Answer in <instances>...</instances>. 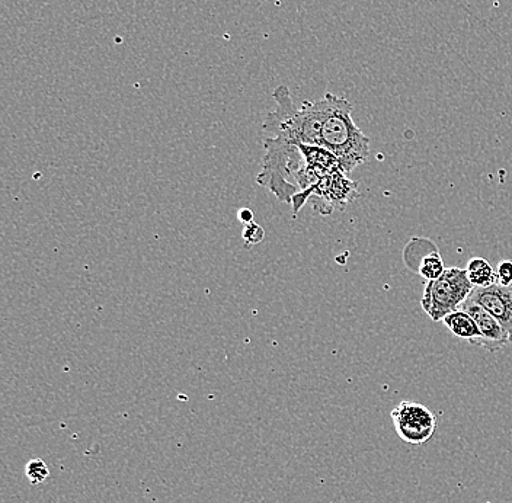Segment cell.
<instances>
[{
    "label": "cell",
    "instance_id": "6da1fadb",
    "mask_svg": "<svg viewBox=\"0 0 512 503\" xmlns=\"http://www.w3.org/2000/svg\"><path fill=\"white\" fill-rule=\"evenodd\" d=\"M275 108L265 118V137L319 146L334 153L342 172L350 173L370 156V139L352 120V105L345 98L326 94L319 101L294 104L287 86H278Z\"/></svg>",
    "mask_w": 512,
    "mask_h": 503
},
{
    "label": "cell",
    "instance_id": "7a4b0ae2",
    "mask_svg": "<svg viewBox=\"0 0 512 503\" xmlns=\"http://www.w3.org/2000/svg\"><path fill=\"white\" fill-rule=\"evenodd\" d=\"M264 147L265 155L256 182L261 187L270 189L277 200L291 204L293 198L299 194L296 176L304 163L299 143L281 137H265Z\"/></svg>",
    "mask_w": 512,
    "mask_h": 503
},
{
    "label": "cell",
    "instance_id": "3957f363",
    "mask_svg": "<svg viewBox=\"0 0 512 503\" xmlns=\"http://www.w3.org/2000/svg\"><path fill=\"white\" fill-rule=\"evenodd\" d=\"M473 285L467 278L466 269L447 268L440 278L428 281L421 306L432 322H441L450 313L462 307L472 293Z\"/></svg>",
    "mask_w": 512,
    "mask_h": 503
},
{
    "label": "cell",
    "instance_id": "277c9868",
    "mask_svg": "<svg viewBox=\"0 0 512 503\" xmlns=\"http://www.w3.org/2000/svg\"><path fill=\"white\" fill-rule=\"evenodd\" d=\"M357 184L347 178V173L338 169L323 176L318 184L297 194L291 201L294 216L299 214L307 201H315V211L319 214H331L335 210H344L348 204L358 197Z\"/></svg>",
    "mask_w": 512,
    "mask_h": 503
},
{
    "label": "cell",
    "instance_id": "5b68a950",
    "mask_svg": "<svg viewBox=\"0 0 512 503\" xmlns=\"http://www.w3.org/2000/svg\"><path fill=\"white\" fill-rule=\"evenodd\" d=\"M392 421L400 440L409 445L425 444L437 431V416L421 403H399L392 410Z\"/></svg>",
    "mask_w": 512,
    "mask_h": 503
},
{
    "label": "cell",
    "instance_id": "8992f818",
    "mask_svg": "<svg viewBox=\"0 0 512 503\" xmlns=\"http://www.w3.org/2000/svg\"><path fill=\"white\" fill-rule=\"evenodd\" d=\"M467 300L479 304L504 326L512 344V287L494 284L489 287L473 288Z\"/></svg>",
    "mask_w": 512,
    "mask_h": 503
},
{
    "label": "cell",
    "instance_id": "52a82bcc",
    "mask_svg": "<svg viewBox=\"0 0 512 503\" xmlns=\"http://www.w3.org/2000/svg\"><path fill=\"white\" fill-rule=\"evenodd\" d=\"M460 309L466 310L475 319L480 335H482V348L495 352L511 344L510 335L505 331L504 326L495 319L491 313L486 312L479 304L466 300Z\"/></svg>",
    "mask_w": 512,
    "mask_h": 503
},
{
    "label": "cell",
    "instance_id": "ba28073f",
    "mask_svg": "<svg viewBox=\"0 0 512 503\" xmlns=\"http://www.w3.org/2000/svg\"><path fill=\"white\" fill-rule=\"evenodd\" d=\"M441 322L457 338L463 339V341L472 345L482 346V335H480L478 325L466 310H456V312L444 317Z\"/></svg>",
    "mask_w": 512,
    "mask_h": 503
},
{
    "label": "cell",
    "instance_id": "9c48e42d",
    "mask_svg": "<svg viewBox=\"0 0 512 503\" xmlns=\"http://www.w3.org/2000/svg\"><path fill=\"white\" fill-rule=\"evenodd\" d=\"M466 274L473 288L489 287V285L496 284V269L486 259H470L467 262Z\"/></svg>",
    "mask_w": 512,
    "mask_h": 503
},
{
    "label": "cell",
    "instance_id": "30bf717a",
    "mask_svg": "<svg viewBox=\"0 0 512 503\" xmlns=\"http://www.w3.org/2000/svg\"><path fill=\"white\" fill-rule=\"evenodd\" d=\"M446 265H444L443 258L440 253L432 252L430 255L422 258L421 264H419L418 272L422 278L427 281H434L440 278L441 275L446 272Z\"/></svg>",
    "mask_w": 512,
    "mask_h": 503
},
{
    "label": "cell",
    "instance_id": "8fae6325",
    "mask_svg": "<svg viewBox=\"0 0 512 503\" xmlns=\"http://www.w3.org/2000/svg\"><path fill=\"white\" fill-rule=\"evenodd\" d=\"M25 476L30 480L31 485H41L50 476V469H48L47 464L41 458H34L25 467Z\"/></svg>",
    "mask_w": 512,
    "mask_h": 503
},
{
    "label": "cell",
    "instance_id": "7c38bea8",
    "mask_svg": "<svg viewBox=\"0 0 512 503\" xmlns=\"http://www.w3.org/2000/svg\"><path fill=\"white\" fill-rule=\"evenodd\" d=\"M496 284L502 287H512V261L505 259L496 268Z\"/></svg>",
    "mask_w": 512,
    "mask_h": 503
},
{
    "label": "cell",
    "instance_id": "4fadbf2b",
    "mask_svg": "<svg viewBox=\"0 0 512 503\" xmlns=\"http://www.w3.org/2000/svg\"><path fill=\"white\" fill-rule=\"evenodd\" d=\"M265 232L259 224L248 223L245 224V229H243V239H245L246 243H252V245H256V243L262 242L264 239Z\"/></svg>",
    "mask_w": 512,
    "mask_h": 503
},
{
    "label": "cell",
    "instance_id": "5bb4252c",
    "mask_svg": "<svg viewBox=\"0 0 512 503\" xmlns=\"http://www.w3.org/2000/svg\"><path fill=\"white\" fill-rule=\"evenodd\" d=\"M239 220L242 221L243 224L252 223L254 221V213H252L249 208H242L239 211Z\"/></svg>",
    "mask_w": 512,
    "mask_h": 503
}]
</instances>
